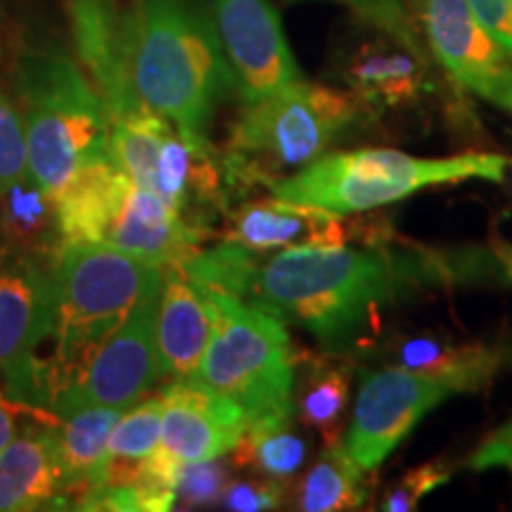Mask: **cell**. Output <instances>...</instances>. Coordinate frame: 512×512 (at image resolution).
Returning <instances> with one entry per match:
<instances>
[{
    "mask_svg": "<svg viewBox=\"0 0 512 512\" xmlns=\"http://www.w3.org/2000/svg\"><path fill=\"white\" fill-rule=\"evenodd\" d=\"M337 3L354 10L361 17V22H366L368 27L392 36L394 41L411 48L413 53L427 57L420 41L418 24H415L413 15L401 0H337Z\"/></svg>",
    "mask_w": 512,
    "mask_h": 512,
    "instance_id": "cell-29",
    "label": "cell"
},
{
    "mask_svg": "<svg viewBox=\"0 0 512 512\" xmlns=\"http://www.w3.org/2000/svg\"><path fill=\"white\" fill-rule=\"evenodd\" d=\"M358 235H368L366 226L347 221L344 214L273 195L230 211L226 240L268 254L297 247H344Z\"/></svg>",
    "mask_w": 512,
    "mask_h": 512,
    "instance_id": "cell-14",
    "label": "cell"
},
{
    "mask_svg": "<svg viewBox=\"0 0 512 512\" xmlns=\"http://www.w3.org/2000/svg\"><path fill=\"white\" fill-rule=\"evenodd\" d=\"M451 479V472L439 463H425L420 467H413L406 475H401L396 482L384 491L382 496V510L387 512H408L415 510L425 496L437 491Z\"/></svg>",
    "mask_w": 512,
    "mask_h": 512,
    "instance_id": "cell-31",
    "label": "cell"
},
{
    "mask_svg": "<svg viewBox=\"0 0 512 512\" xmlns=\"http://www.w3.org/2000/svg\"><path fill=\"white\" fill-rule=\"evenodd\" d=\"M15 406L17 403L8 399L3 389H0V451H3V448L8 446L12 439H15V434L19 430L15 413H12V408Z\"/></svg>",
    "mask_w": 512,
    "mask_h": 512,
    "instance_id": "cell-36",
    "label": "cell"
},
{
    "mask_svg": "<svg viewBox=\"0 0 512 512\" xmlns=\"http://www.w3.org/2000/svg\"><path fill=\"white\" fill-rule=\"evenodd\" d=\"M55 323V256L0 240V389L46 408V354Z\"/></svg>",
    "mask_w": 512,
    "mask_h": 512,
    "instance_id": "cell-8",
    "label": "cell"
},
{
    "mask_svg": "<svg viewBox=\"0 0 512 512\" xmlns=\"http://www.w3.org/2000/svg\"><path fill=\"white\" fill-rule=\"evenodd\" d=\"M0 240L46 256L60 252L55 200L38 185L29 169L0 192Z\"/></svg>",
    "mask_w": 512,
    "mask_h": 512,
    "instance_id": "cell-24",
    "label": "cell"
},
{
    "mask_svg": "<svg viewBox=\"0 0 512 512\" xmlns=\"http://www.w3.org/2000/svg\"><path fill=\"white\" fill-rule=\"evenodd\" d=\"M204 240L207 233L190 226L157 192L131 181L102 245L117 247L164 268L183 264Z\"/></svg>",
    "mask_w": 512,
    "mask_h": 512,
    "instance_id": "cell-17",
    "label": "cell"
},
{
    "mask_svg": "<svg viewBox=\"0 0 512 512\" xmlns=\"http://www.w3.org/2000/svg\"><path fill=\"white\" fill-rule=\"evenodd\" d=\"M472 470H508L512 475V420L498 427L494 434H489L477 448L475 456L470 458Z\"/></svg>",
    "mask_w": 512,
    "mask_h": 512,
    "instance_id": "cell-35",
    "label": "cell"
},
{
    "mask_svg": "<svg viewBox=\"0 0 512 512\" xmlns=\"http://www.w3.org/2000/svg\"><path fill=\"white\" fill-rule=\"evenodd\" d=\"M368 501L366 470H361L339 444L325 446L323 456L299 484L297 508L304 512L361 510Z\"/></svg>",
    "mask_w": 512,
    "mask_h": 512,
    "instance_id": "cell-28",
    "label": "cell"
},
{
    "mask_svg": "<svg viewBox=\"0 0 512 512\" xmlns=\"http://www.w3.org/2000/svg\"><path fill=\"white\" fill-rule=\"evenodd\" d=\"M211 339V311L181 264L164 266L155 325L157 380H195Z\"/></svg>",
    "mask_w": 512,
    "mask_h": 512,
    "instance_id": "cell-16",
    "label": "cell"
},
{
    "mask_svg": "<svg viewBox=\"0 0 512 512\" xmlns=\"http://www.w3.org/2000/svg\"><path fill=\"white\" fill-rule=\"evenodd\" d=\"M456 394L446 380L399 366L366 373L342 439L344 451L361 470L373 472L427 413Z\"/></svg>",
    "mask_w": 512,
    "mask_h": 512,
    "instance_id": "cell-10",
    "label": "cell"
},
{
    "mask_svg": "<svg viewBox=\"0 0 512 512\" xmlns=\"http://www.w3.org/2000/svg\"><path fill=\"white\" fill-rule=\"evenodd\" d=\"M482 27L512 55V0H467Z\"/></svg>",
    "mask_w": 512,
    "mask_h": 512,
    "instance_id": "cell-34",
    "label": "cell"
},
{
    "mask_svg": "<svg viewBox=\"0 0 512 512\" xmlns=\"http://www.w3.org/2000/svg\"><path fill=\"white\" fill-rule=\"evenodd\" d=\"M230 470L221 458L197 460V463H185L178 477L176 503L183 508H204V505L221 503L228 489Z\"/></svg>",
    "mask_w": 512,
    "mask_h": 512,
    "instance_id": "cell-30",
    "label": "cell"
},
{
    "mask_svg": "<svg viewBox=\"0 0 512 512\" xmlns=\"http://www.w3.org/2000/svg\"><path fill=\"white\" fill-rule=\"evenodd\" d=\"M510 159L494 152H463L453 157H413L384 147L325 152L297 174L266 183L275 197L313 204L335 214H363L434 185L482 178L501 183Z\"/></svg>",
    "mask_w": 512,
    "mask_h": 512,
    "instance_id": "cell-6",
    "label": "cell"
},
{
    "mask_svg": "<svg viewBox=\"0 0 512 512\" xmlns=\"http://www.w3.org/2000/svg\"><path fill=\"white\" fill-rule=\"evenodd\" d=\"M354 93L297 81L266 98L245 102L223 152L235 185H266L297 174L366 117Z\"/></svg>",
    "mask_w": 512,
    "mask_h": 512,
    "instance_id": "cell-5",
    "label": "cell"
},
{
    "mask_svg": "<svg viewBox=\"0 0 512 512\" xmlns=\"http://www.w3.org/2000/svg\"><path fill=\"white\" fill-rule=\"evenodd\" d=\"M209 8L242 105L304 79L268 0H209Z\"/></svg>",
    "mask_w": 512,
    "mask_h": 512,
    "instance_id": "cell-12",
    "label": "cell"
},
{
    "mask_svg": "<svg viewBox=\"0 0 512 512\" xmlns=\"http://www.w3.org/2000/svg\"><path fill=\"white\" fill-rule=\"evenodd\" d=\"M121 413V408L88 406L62 415L55 425L57 463L62 470L64 494L72 508L76 496L100 482L107 458V439Z\"/></svg>",
    "mask_w": 512,
    "mask_h": 512,
    "instance_id": "cell-22",
    "label": "cell"
},
{
    "mask_svg": "<svg viewBox=\"0 0 512 512\" xmlns=\"http://www.w3.org/2000/svg\"><path fill=\"white\" fill-rule=\"evenodd\" d=\"M174 128L169 119L147 105L112 119L110 159L133 183L152 190L157 181L159 155Z\"/></svg>",
    "mask_w": 512,
    "mask_h": 512,
    "instance_id": "cell-25",
    "label": "cell"
},
{
    "mask_svg": "<svg viewBox=\"0 0 512 512\" xmlns=\"http://www.w3.org/2000/svg\"><path fill=\"white\" fill-rule=\"evenodd\" d=\"M230 460L259 477L285 482L304 465L306 441L294 430L292 415H273L249 422L240 444L230 451Z\"/></svg>",
    "mask_w": 512,
    "mask_h": 512,
    "instance_id": "cell-26",
    "label": "cell"
},
{
    "mask_svg": "<svg viewBox=\"0 0 512 512\" xmlns=\"http://www.w3.org/2000/svg\"><path fill=\"white\" fill-rule=\"evenodd\" d=\"M133 91L183 136L209 138L216 110L238 93L204 0H128L121 12Z\"/></svg>",
    "mask_w": 512,
    "mask_h": 512,
    "instance_id": "cell-2",
    "label": "cell"
},
{
    "mask_svg": "<svg viewBox=\"0 0 512 512\" xmlns=\"http://www.w3.org/2000/svg\"><path fill=\"white\" fill-rule=\"evenodd\" d=\"M162 275L145 287L124 323L105 339V344L79 370V375L55 396L50 413L62 418L88 406L126 411L143 399L157 380L155 325Z\"/></svg>",
    "mask_w": 512,
    "mask_h": 512,
    "instance_id": "cell-9",
    "label": "cell"
},
{
    "mask_svg": "<svg viewBox=\"0 0 512 512\" xmlns=\"http://www.w3.org/2000/svg\"><path fill=\"white\" fill-rule=\"evenodd\" d=\"M389 358L396 366L425 373L458 389L460 394L477 392L494 380L501 368V351L482 342H463L441 335H413L394 339Z\"/></svg>",
    "mask_w": 512,
    "mask_h": 512,
    "instance_id": "cell-21",
    "label": "cell"
},
{
    "mask_svg": "<svg viewBox=\"0 0 512 512\" xmlns=\"http://www.w3.org/2000/svg\"><path fill=\"white\" fill-rule=\"evenodd\" d=\"M57 420H36L0 451V512L72 508L57 463Z\"/></svg>",
    "mask_w": 512,
    "mask_h": 512,
    "instance_id": "cell-18",
    "label": "cell"
},
{
    "mask_svg": "<svg viewBox=\"0 0 512 512\" xmlns=\"http://www.w3.org/2000/svg\"><path fill=\"white\" fill-rule=\"evenodd\" d=\"M27 169L57 197L83 166L110 159V110L83 72L60 48H38L17 69Z\"/></svg>",
    "mask_w": 512,
    "mask_h": 512,
    "instance_id": "cell-3",
    "label": "cell"
},
{
    "mask_svg": "<svg viewBox=\"0 0 512 512\" xmlns=\"http://www.w3.org/2000/svg\"><path fill=\"white\" fill-rule=\"evenodd\" d=\"M344 81L368 110H399L415 105L427 91V57L380 31V38L351 50Z\"/></svg>",
    "mask_w": 512,
    "mask_h": 512,
    "instance_id": "cell-19",
    "label": "cell"
},
{
    "mask_svg": "<svg viewBox=\"0 0 512 512\" xmlns=\"http://www.w3.org/2000/svg\"><path fill=\"white\" fill-rule=\"evenodd\" d=\"M159 446L181 463L223 458L240 444L249 420L238 403L197 382H166Z\"/></svg>",
    "mask_w": 512,
    "mask_h": 512,
    "instance_id": "cell-13",
    "label": "cell"
},
{
    "mask_svg": "<svg viewBox=\"0 0 512 512\" xmlns=\"http://www.w3.org/2000/svg\"><path fill=\"white\" fill-rule=\"evenodd\" d=\"M27 171V136L22 112L0 93V192Z\"/></svg>",
    "mask_w": 512,
    "mask_h": 512,
    "instance_id": "cell-32",
    "label": "cell"
},
{
    "mask_svg": "<svg viewBox=\"0 0 512 512\" xmlns=\"http://www.w3.org/2000/svg\"><path fill=\"white\" fill-rule=\"evenodd\" d=\"M121 12L117 0H67L76 57L105 100L110 119L143 107L128 76Z\"/></svg>",
    "mask_w": 512,
    "mask_h": 512,
    "instance_id": "cell-15",
    "label": "cell"
},
{
    "mask_svg": "<svg viewBox=\"0 0 512 512\" xmlns=\"http://www.w3.org/2000/svg\"><path fill=\"white\" fill-rule=\"evenodd\" d=\"M200 290L211 311V339L192 382L238 403L249 422L292 415L297 354L285 320L226 292Z\"/></svg>",
    "mask_w": 512,
    "mask_h": 512,
    "instance_id": "cell-7",
    "label": "cell"
},
{
    "mask_svg": "<svg viewBox=\"0 0 512 512\" xmlns=\"http://www.w3.org/2000/svg\"><path fill=\"white\" fill-rule=\"evenodd\" d=\"M427 46L465 91L512 112V55L470 10L467 0H411Z\"/></svg>",
    "mask_w": 512,
    "mask_h": 512,
    "instance_id": "cell-11",
    "label": "cell"
},
{
    "mask_svg": "<svg viewBox=\"0 0 512 512\" xmlns=\"http://www.w3.org/2000/svg\"><path fill=\"white\" fill-rule=\"evenodd\" d=\"M164 268L100 242L55 254V323L46 354L48 411Z\"/></svg>",
    "mask_w": 512,
    "mask_h": 512,
    "instance_id": "cell-4",
    "label": "cell"
},
{
    "mask_svg": "<svg viewBox=\"0 0 512 512\" xmlns=\"http://www.w3.org/2000/svg\"><path fill=\"white\" fill-rule=\"evenodd\" d=\"M162 394L136 401L121 413L107 439V458L98 484H131L138 467L162 439Z\"/></svg>",
    "mask_w": 512,
    "mask_h": 512,
    "instance_id": "cell-27",
    "label": "cell"
},
{
    "mask_svg": "<svg viewBox=\"0 0 512 512\" xmlns=\"http://www.w3.org/2000/svg\"><path fill=\"white\" fill-rule=\"evenodd\" d=\"M351 394V366L339 358H306L304 375L294 382L299 420L320 434L325 446L342 441V422Z\"/></svg>",
    "mask_w": 512,
    "mask_h": 512,
    "instance_id": "cell-23",
    "label": "cell"
},
{
    "mask_svg": "<svg viewBox=\"0 0 512 512\" xmlns=\"http://www.w3.org/2000/svg\"><path fill=\"white\" fill-rule=\"evenodd\" d=\"M131 183L112 159L93 162L76 174L55 197L57 230L62 245L69 242H105L117 219L124 192Z\"/></svg>",
    "mask_w": 512,
    "mask_h": 512,
    "instance_id": "cell-20",
    "label": "cell"
},
{
    "mask_svg": "<svg viewBox=\"0 0 512 512\" xmlns=\"http://www.w3.org/2000/svg\"><path fill=\"white\" fill-rule=\"evenodd\" d=\"M259 256L242 302L299 325L330 349L377 335L382 313L406 294L470 273L460 259L384 245L297 247L266 261Z\"/></svg>",
    "mask_w": 512,
    "mask_h": 512,
    "instance_id": "cell-1",
    "label": "cell"
},
{
    "mask_svg": "<svg viewBox=\"0 0 512 512\" xmlns=\"http://www.w3.org/2000/svg\"><path fill=\"white\" fill-rule=\"evenodd\" d=\"M285 501V482L278 479H245V482L228 484L221 503L226 510L233 512H261L275 510Z\"/></svg>",
    "mask_w": 512,
    "mask_h": 512,
    "instance_id": "cell-33",
    "label": "cell"
}]
</instances>
